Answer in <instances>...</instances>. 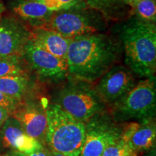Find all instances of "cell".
Segmentation results:
<instances>
[{
	"instance_id": "11",
	"label": "cell",
	"mask_w": 156,
	"mask_h": 156,
	"mask_svg": "<svg viewBox=\"0 0 156 156\" xmlns=\"http://www.w3.org/2000/svg\"><path fill=\"white\" fill-rule=\"evenodd\" d=\"M31 30L13 17L0 18V58L23 55Z\"/></svg>"
},
{
	"instance_id": "28",
	"label": "cell",
	"mask_w": 156,
	"mask_h": 156,
	"mask_svg": "<svg viewBox=\"0 0 156 156\" xmlns=\"http://www.w3.org/2000/svg\"><path fill=\"white\" fill-rule=\"evenodd\" d=\"M132 1H134V0H124V2L126 4V5H128V3H129L130 2H132Z\"/></svg>"
},
{
	"instance_id": "9",
	"label": "cell",
	"mask_w": 156,
	"mask_h": 156,
	"mask_svg": "<svg viewBox=\"0 0 156 156\" xmlns=\"http://www.w3.org/2000/svg\"><path fill=\"white\" fill-rule=\"evenodd\" d=\"M134 75L126 65L116 64L95 84L97 92L108 108L135 86Z\"/></svg>"
},
{
	"instance_id": "27",
	"label": "cell",
	"mask_w": 156,
	"mask_h": 156,
	"mask_svg": "<svg viewBox=\"0 0 156 156\" xmlns=\"http://www.w3.org/2000/svg\"><path fill=\"white\" fill-rule=\"evenodd\" d=\"M4 12V6H3V4L2 2V1L0 0V18L2 17V15Z\"/></svg>"
},
{
	"instance_id": "25",
	"label": "cell",
	"mask_w": 156,
	"mask_h": 156,
	"mask_svg": "<svg viewBox=\"0 0 156 156\" xmlns=\"http://www.w3.org/2000/svg\"><path fill=\"white\" fill-rule=\"evenodd\" d=\"M0 156H24V155H23V153H20V152H17L15 151H11Z\"/></svg>"
},
{
	"instance_id": "14",
	"label": "cell",
	"mask_w": 156,
	"mask_h": 156,
	"mask_svg": "<svg viewBox=\"0 0 156 156\" xmlns=\"http://www.w3.org/2000/svg\"><path fill=\"white\" fill-rule=\"evenodd\" d=\"M12 10L33 28L44 25L54 12L38 0H17L12 4Z\"/></svg>"
},
{
	"instance_id": "20",
	"label": "cell",
	"mask_w": 156,
	"mask_h": 156,
	"mask_svg": "<svg viewBox=\"0 0 156 156\" xmlns=\"http://www.w3.org/2000/svg\"><path fill=\"white\" fill-rule=\"evenodd\" d=\"M137 155L138 153L130 147L127 142L120 138L108 146L101 156H137Z\"/></svg>"
},
{
	"instance_id": "16",
	"label": "cell",
	"mask_w": 156,
	"mask_h": 156,
	"mask_svg": "<svg viewBox=\"0 0 156 156\" xmlns=\"http://www.w3.org/2000/svg\"><path fill=\"white\" fill-rule=\"evenodd\" d=\"M156 139V123L155 118L139 121V125L127 143L136 153L149 151L155 145Z\"/></svg>"
},
{
	"instance_id": "13",
	"label": "cell",
	"mask_w": 156,
	"mask_h": 156,
	"mask_svg": "<svg viewBox=\"0 0 156 156\" xmlns=\"http://www.w3.org/2000/svg\"><path fill=\"white\" fill-rule=\"evenodd\" d=\"M30 39L37 46L48 53L67 61L71 39L65 38L55 31L41 27L33 28Z\"/></svg>"
},
{
	"instance_id": "15",
	"label": "cell",
	"mask_w": 156,
	"mask_h": 156,
	"mask_svg": "<svg viewBox=\"0 0 156 156\" xmlns=\"http://www.w3.org/2000/svg\"><path fill=\"white\" fill-rule=\"evenodd\" d=\"M35 87V83L29 75L0 77V91L18 102L30 99L29 96L32 95Z\"/></svg>"
},
{
	"instance_id": "21",
	"label": "cell",
	"mask_w": 156,
	"mask_h": 156,
	"mask_svg": "<svg viewBox=\"0 0 156 156\" xmlns=\"http://www.w3.org/2000/svg\"><path fill=\"white\" fill-rule=\"evenodd\" d=\"M51 11H58L69 8L83 0H38Z\"/></svg>"
},
{
	"instance_id": "29",
	"label": "cell",
	"mask_w": 156,
	"mask_h": 156,
	"mask_svg": "<svg viewBox=\"0 0 156 156\" xmlns=\"http://www.w3.org/2000/svg\"><path fill=\"white\" fill-rule=\"evenodd\" d=\"M0 145H1V141H0Z\"/></svg>"
},
{
	"instance_id": "19",
	"label": "cell",
	"mask_w": 156,
	"mask_h": 156,
	"mask_svg": "<svg viewBox=\"0 0 156 156\" xmlns=\"http://www.w3.org/2000/svg\"><path fill=\"white\" fill-rule=\"evenodd\" d=\"M131 15L147 22H156V0H134L127 5Z\"/></svg>"
},
{
	"instance_id": "22",
	"label": "cell",
	"mask_w": 156,
	"mask_h": 156,
	"mask_svg": "<svg viewBox=\"0 0 156 156\" xmlns=\"http://www.w3.org/2000/svg\"><path fill=\"white\" fill-rule=\"evenodd\" d=\"M19 103L20 102H18V101L11 98L5 95L3 93L0 91V106L7 109L8 112L10 114V116L15 111V109L16 108Z\"/></svg>"
},
{
	"instance_id": "3",
	"label": "cell",
	"mask_w": 156,
	"mask_h": 156,
	"mask_svg": "<svg viewBox=\"0 0 156 156\" xmlns=\"http://www.w3.org/2000/svg\"><path fill=\"white\" fill-rule=\"evenodd\" d=\"M47 129L45 145L67 156H80L85 140V123L75 119L57 104L46 106Z\"/></svg>"
},
{
	"instance_id": "4",
	"label": "cell",
	"mask_w": 156,
	"mask_h": 156,
	"mask_svg": "<svg viewBox=\"0 0 156 156\" xmlns=\"http://www.w3.org/2000/svg\"><path fill=\"white\" fill-rule=\"evenodd\" d=\"M108 23L99 12L87 7L82 1L69 8L54 12L47 22L41 27L71 39L85 35L105 33Z\"/></svg>"
},
{
	"instance_id": "10",
	"label": "cell",
	"mask_w": 156,
	"mask_h": 156,
	"mask_svg": "<svg viewBox=\"0 0 156 156\" xmlns=\"http://www.w3.org/2000/svg\"><path fill=\"white\" fill-rule=\"evenodd\" d=\"M44 101L34 98L21 101L11 114L22 126L24 131L31 137L45 145L47 115Z\"/></svg>"
},
{
	"instance_id": "1",
	"label": "cell",
	"mask_w": 156,
	"mask_h": 156,
	"mask_svg": "<svg viewBox=\"0 0 156 156\" xmlns=\"http://www.w3.org/2000/svg\"><path fill=\"white\" fill-rule=\"evenodd\" d=\"M123 54L120 41L105 33L71 38L67 64L68 77L95 84Z\"/></svg>"
},
{
	"instance_id": "24",
	"label": "cell",
	"mask_w": 156,
	"mask_h": 156,
	"mask_svg": "<svg viewBox=\"0 0 156 156\" xmlns=\"http://www.w3.org/2000/svg\"><path fill=\"white\" fill-rule=\"evenodd\" d=\"M9 116H10V114L8 112V111L4 107L0 106V128L2 126Z\"/></svg>"
},
{
	"instance_id": "18",
	"label": "cell",
	"mask_w": 156,
	"mask_h": 156,
	"mask_svg": "<svg viewBox=\"0 0 156 156\" xmlns=\"http://www.w3.org/2000/svg\"><path fill=\"white\" fill-rule=\"evenodd\" d=\"M28 67L23 55L0 58V77L13 75H28Z\"/></svg>"
},
{
	"instance_id": "7",
	"label": "cell",
	"mask_w": 156,
	"mask_h": 156,
	"mask_svg": "<svg viewBox=\"0 0 156 156\" xmlns=\"http://www.w3.org/2000/svg\"><path fill=\"white\" fill-rule=\"evenodd\" d=\"M85 140L80 156H101L104 150L121 138L122 123L115 122L108 110L85 123Z\"/></svg>"
},
{
	"instance_id": "17",
	"label": "cell",
	"mask_w": 156,
	"mask_h": 156,
	"mask_svg": "<svg viewBox=\"0 0 156 156\" xmlns=\"http://www.w3.org/2000/svg\"><path fill=\"white\" fill-rule=\"evenodd\" d=\"M87 7L101 13L108 22H122L131 15L124 0H83Z\"/></svg>"
},
{
	"instance_id": "8",
	"label": "cell",
	"mask_w": 156,
	"mask_h": 156,
	"mask_svg": "<svg viewBox=\"0 0 156 156\" xmlns=\"http://www.w3.org/2000/svg\"><path fill=\"white\" fill-rule=\"evenodd\" d=\"M23 56L29 68L43 83L56 84L67 80V61L39 47L30 38L25 46Z\"/></svg>"
},
{
	"instance_id": "12",
	"label": "cell",
	"mask_w": 156,
	"mask_h": 156,
	"mask_svg": "<svg viewBox=\"0 0 156 156\" xmlns=\"http://www.w3.org/2000/svg\"><path fill=\"white\" fill-rule=\"evenodd\" d=\"M0 139L4 147L23 153H31L43 146L26 134L18 121L11 116L1 127Z\"/></svg>"
},
{
	"instance_id": "23",
	"label": "cell",
	"mask_w": 156,
	"mask_h": 156,
	"mask_svg": "<svg viewBox=\"0 0 156 156\" xmlns=\"http://www.w3.org/2000/svg\"><path fill=\"white\" fill-rule=\"evenodd\" d=\"M24 156H50V150L43 145L38 150L28 153H23Z\"/></svg>"
},
{
	"instance_id": "26",
	"label": "cell",
	"mask_w": 156,
	"mask_h": 156,
	"mask_svg": "<svg viewBox=\"0 0 156 156\" xmlns=\"http://www.w3.org/2000/svg\"><path fill=\"white\" fill-rule=\"evenodd\" d=\"M50 156H67V155H64V154L57 153V152L50 151Z\"/></svg>"
},
{
	"instance_id": "6",
	"label": "cell",
	"mask_w": 156,
	"mask_h": 156,
	"mask_svg": "<svg viewBox=\"0 0 156 156\" xmlns=\"http://www.w3.org/2000/svg\"><path fill=\"white\" fill-rule=\"evenodd\" d=\"M115 122H139L155 118L156 112L155 76L144 78L128 93L108 107Z\"/></svg>"
},
{
	"instance_id": "2",
	"label": "cell",
	"mask_w": 156,
	"mask_h": 156,
	"mask_svg": "<svg viewBox=\"0 0 156 156\" xmlns=\"http://www.w3.org/2000/svg\"><path fill=\"white\" fill-rule=\"evenodd\" d=\"M117 28L124 63L142 78L155 76L156 71V25L131 15Z\"/></svg>"
},
{
	"instance_id": "5",
	"label": "cell",
	"mask_w": 156,
	"mask_h": 156,
	"mask_svg": "<svg viewBox=\"0 0 156 156\" xmlns=\"http://www.w3.org/2000/svg\"><path fill=\"white\" fill-rule=\"evenodd\" d=\"M66 80L54 103L75 119L85 123L108 108L97 92L95 84L70 77Z\"/></svg>"
}]
</instances>
